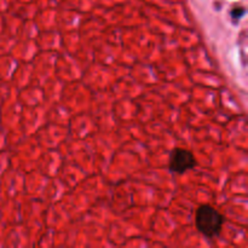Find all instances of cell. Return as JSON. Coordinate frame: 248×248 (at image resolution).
I'll return each mask as SVG.
<instances>
[{
  "mask_svg": "<svg viewBox=\"0 0 248 248\" xmlns=\"http://www.w3.org/2000/svg\"><path fill=\"white\" fill-rule=\"evenodd\" d=\"M195 225L200 234L207 239L219 236L224 225V217L218 210L208 203L198 207L195 212Z\"/></svg>",
  "mask_w": 248,
  "mask_h": 248,
  "instance_id": "1",
  "label": "cell"
},
{
  "mask_svg": "<svg viewBox=\"0 0 248 248\" xmlns=\"http://www.w3.org/2000/svg\"><path fill=\"white\" fill-rule=\"evenodd\" d=\"M198 166V160L191 150L186 148H174L169 157V170L174 174H184Z\"/></svg>",
  "mask_w": 248,
  "mask_h": 248,
  "instance_id": "2",
  "label": "cell"
},
{
  "mask_svg": "<svg viewBox=\"0 0 248 248\" xmlns=\"http://www.w3.org/2000/svg\"><path fill=\"white\" fill-rule=\"evenodd\" d=\"M244 14H245V9H234L232 12V15L234 17H241Z\"/></svg>",
  "mask_w": 248,
  "mask_h": 248,
  "instance_id": "3",
  "label": "cell"
}]
</instances>
